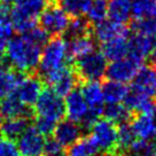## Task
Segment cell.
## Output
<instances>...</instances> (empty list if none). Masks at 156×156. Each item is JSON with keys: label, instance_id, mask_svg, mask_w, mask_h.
<instances>
[{"label": "cell", "instance_id": "1", "mask_svg": "<svg viewBox=\"0 0 156 156\" xmlns=\"http://www.w3.org/2000/svg\"><path fill=\"white\" fill-rule=\"evenodd\" d=\"M41 47L25 34L12 37L5 48L6 62L15 71L22 73H32L38 68Z\"/></svg>", "mask_w": 156, "mask_h": 156}, {"label": "cell", "instance_id": "2", "mask_svg": "<svg viewBox=\"0 0 156 156\" xmlns=\"http://www.w3.org/2000/svg\"><path fill=\"white\" fill-rule=\"evenodd\" d=\"M70 60L68 43L61 37H54L44 45L39 60V73L45 82H48L55 73L68 67Z\"/></svg>", "mask_w": 156, "mask_h": 156}, {"label": "cell", "instance_id": "3", "mask_svg": "<svg viewBox=\"0 0 156 156\" xmlns=\"http://www.w3.org/2000/svg\"><path fill=\"white\" fill-rule=\"evenodd\" d=\"M47 6V0H13L10 21L13 29L25 34L37 25V20Z\"/></svg>", "mask_w": 156, "mask_h": 156}, {"label": "cell", "instance_id": "4", "mask_svg": "<svg viewBox=\"0 0 156 156\" xmlns=\"http://www.w3.org/2000/svg\"><path fill=\"white\" fill-rule=\"evenodd\" d=\"M107 69V58L101 52L92 51L76 60V70L79 79L85 82L99 80L105 76Z\"/></svg>", "mask_w": 156, "mask_h": 156}, {"label": "cell", "instance_id": "5", "mask_svg": "<svg viewBox=\"0 0 156 156\" xmlns=\"http://www.w3.org/2000/svg\"><path fill=\"white\" fill-rule=\"evenodd\" d=\"M34 112L39 117H44L55 123L60 122L66 115L63 99L52 88L43 90L34 102Z\"/></svg>", "mask_w": 156, "mask_h": 156}, {"label": "cell", "instance_id": "6", "mask_svg": "<svg viewBox=\"0 0 156 156\" xmlns=\"http://www.w3.org/2000/svg\"><path fill=\"white\" fill-rule=\"evenodd\" d=\"M91 136L99 151L105 154H112L117 146V126L115 123L108 121L107 118L98 119L90 127Z\"/></svg>", "mask_w": 156, "mask_h": 156}, {"label": "cell", "instance_id": "7", "mask_svg": "<svg viewBox=\"0 0 156 156\" xmlns=\"http://www.w3.org/2000/svg\"><path fill=\"white\" fill-rule=\"evenodd\" d=\"M141 61L126 55L122 58L110 61V63L107 64L105 75L109 80L126 84L132 82V79L136 75L138 70L141 68Z\"/></svg>", "mask_w": 156, "mask_h": 156}, {"label": "cell", "instance_id": "8", "mask_svg": "<svg viewBox=\"0 0 156 156\" xmlns=\"http://www.w3.org/2000/svg\"><path fill=\"white\" fill-rule=\"evenodd\" d=\"M64 112L68 119L80 124L82 127L90 129L92 122L90 119V110L83 94L76 88L66 95L64 100Z\"/></svg>", "mask_w": 156, "mask_h": 156}, {"label": "cell", "instance_id": "9", "mask_svg": "<svg viewBox=\"0 0 156 156\" xmlns=\"http://www.w3.org/2000/svg\"><path fill=\"white\" fill-rule=\"evenodd\" d=\"M40 27L53 37L66 34L69 24V15L60 6H46L39 16Z\"/></svg>", "mask_w": 156, "mask_h": 156}, {"label": "cell", "instance_id": "10", "mask_svg": "<svg viewBox=\"0 0 156 156\" xmlns=\"http://www.w3.org/2000/svg\"><path fill=\"white\" fill-rule=\"evenodd\" d=\"M80 92L87 103L88 110H90V119L93 125L99 119V117L102 115L103 107H105L102 85L99 83V80L85 82L82 86Z\"/></svg>", "mask_w": 156, "mask_h": 156}, {"label": "cell", "instance_id": "11", "mask_svg": "<svg viewBox=\"0 0 156 156\" xmlns=\"http://www.w3.org/2000/svg\"><path fill=\"white\" fill-rule=\"evenodd\" d=\"M43 91V84L41 80L37 76L34 75H27L21 76L17 82V85L15 87L13 95L19 99L25 106H34L37 101L38 97Z\"/></svg>", "mask_w": 156, "mask_h": 156}, {"label": "cell", "instance_id": "12", "mask_svg": "<svg viewBox=\"0 0 156 156\" xmlns=\"http://www.w3.org/2000/svg\"><path fill=\"white\" fill-rule=\"evenodd\" d=\"M45 136L34 127H28L17 138V147L21 156H44Z\"/></svg>", "mask_w": 156, "mask_h": 156}, {"label": "cell", "instance_id": "13", "mask_svg": "<svg viewBox=\"0 0 156 156\" xmlns=\"http://www.w3.org/2000/svg\"><path fill=\"white\" fill-rule=\"evenodd\" d=\"M131 83L130 88L147 98L156 99V69L153 66H141Z\"/></svg>", "mask_w": 156, "mask_h": 156}, {"label": "cell", "instance_id": "14", "mask_svg": "<svg viewBox=\"0 0 156 156\" xmlns=\"http://www.w3.org/2000/svg\"><path fill=\"white\" fill-rule=\"evenodd\" d=\"M93 38L101 44L122 36H129V29L124 23H119L110 19H106L94 24L92 30Z\"/></svg>", "mask_w": 156, "mask_h": 156}, {"label": "cell", "instance_id": "15", "mask_svg": "<svg viewBox=\"0 0 156 156\" xmlns=\"http://www.w3.org/2000/svg\"><path fill=\"white\" fill-rule=\"evenodd\" d=\"M82 133L83 127L80 126V124L70 119H61L54 129L53 136L61 146L67 148L82 138Z\"/></svg>", "mask_w": 156, "mask_h": 156}, {"label": "cell", "instance_id": "16", "mask_svg": "<svg viewBox=\"0 0 156 156\" xmlns=\"http://www.w3.org/2000/svg\"><path fill=\"white\" fill-rule=\"evenodd\" d=\"M77 73L70 68H64L58 73H55L53 77L49 79L47 83L55 93H58L60 97H66L69 93L76 88L78 83Z\"/></svg>", "mask_w": 156, "mask_h": 156}, {"label": "cell", "instance_id": "17", "mask_svg": "<svg viewBox=\"0 0 156 156\" xmlns=\"http://www.w3.org/2000/svg\"><path fill=\"white\" fill-rule=\"evenodd\" d=\"M131 127L136 138L144 140H151L156 136V116L138 112L132 118Z\"/></svg>", "mask_w": 156, "mask_h": 156}, {"label": "cell", "instance_id": "18", "mask_svg": "<svg viewBox=\"0 0 156 156\" xmlns=\"http://www.w3.org/2000/svg\"><path fill=\"white\" fill-rule=\"evenodd\" d=\"M155 40L153 37L144 36V34H133L129 39V54L132 58L144 62V60L151 55Z\"/></svg>", "mask_w": 156, "mask_h": 156}, {"label": "cell", "instance_id": "19", "mask_svg": "<svg viewBox=\"0 0 156 156\" xmlns=\"http://www.w3.org/2000/svg\"><path fill=\"white\" fill-rule=\"evenodd\" d=\"M67 43H68V52L70 60L71 58L77 60L95 49V39L93 38L91 34L69 38V41Z\"/></svg>", "mask_w": 156, "mask_h": 156}, {"label": "cell", "instance_id": "20", "mask_svg": "<svg viewBox=\"0 0 156 156\" xmlns=\"http://www.w3.org/2000/svg\"><path fill=\"white\" fill-rule=\"evenodd\" d=\"M101 53L109 61H115L122 58L129 54V38L127 36H122L110 39L106 43H102Z\"/></svg>", "mask_w": 156, "mask_h": 156}, {"label": "cell", "instance_id": "21", "mask_svg": "<svg viewBox=\"0 0 156 156\" xmlns=\"http://www.w3.org/2000/svg\"><path fill=\"white\" fill-rule=\"evenodd\" d=\"M31 112L29 107L22 103L17 98L9 94L7 97L2 98V101L0 102V115L5 118L10 117H28L29 118Z\"/></svg>", "mask_w": 156, "mask_h": 156}, {"label": "cell", "instance_id": "22", "mask_svg": "<svg viewBox=\"0 0 156 156\" xmlns=\"http://www.w3.org/2000/svg\"><path fill=\"white\" fill-rule=\"evenodd\" d=\"M132 0H109L107 2V16L112 21L126 23L132 16Z\"/></svg>", "mask_w": 156, "mask_h": 156}, {"label": "cell", "instance_id": "23", "mask_svg": "<svg viewBox=\"0 0 156 156\" xmlns=\"http://www.w3.org/2000/svg\"><path fill=\"white\" fill-rule=\"evenodd\" d=\"M29 127L28 117H10L0 123V133L9 139H17Z\"/></svg>", "mask_w": 156, "mask_h": 156}, {"label": "cell", "instance_id": "24", "mask_svg": "<svg viewBox=\"0 0 156 156\" xmlns=\"http://www.w3.org/2000/svg\"><path fill=\"white\" fill-rule=\"evenodd\" d=\"M13 30L9 7L0 2V55L5 52L6 46L13 36Z\"/></svg>", "mask_w": 156, "mask_h": 156}, {"label": "cell", "instance_id": "25", "mask_svg": "<svg viewBox=\"0 0 156 156\" xmlns=\"http://www.w3.org/2000/svg\"><path fill=\"white\" fill-rule=\"evenodd\" d=\"M100 153L99 148L90 136L79 138L73 145L67 147L66 156H97Z\"/></svg>", "mask_w": 156, "mask_h": 156}, {"label": "cell", "instance_id": "26", "mask_svg": "<svg viewBox=\"0 0 156 156\" xmlns=\"http://www.w3.org/2000/svg\"><path fill=\"white\" fill-rule=\"evenodd\" d=\"M129 88L125 84L108 80L102 85L103 99L106 103H122L126 97Z\"/></svg>", "mask_w": 156, "mask_h": 156}, {"label": "cell", "instance_id": "27", "mask_svg": "<svg viewBox=\"0 0 156 156\" xmlns=\"http://www.w3.org/2000/svg\"><path fill=\"white\" fill-rule=\"evenodd\" d=\"M102 114L105 118L115 124L129 122L131 118V112L122 103H107V106L103 107Z\"/></svg>", "mask_w": 156, "mask_h": 156}, {"label": "cell", "instance_id": "28", "mask_svg": "<svg viewBox=\"0 0 156 156\" xmlns=\"http://www.w3.org/2000/svg\"><path fill=\"white\" fill-rule=\"evenodd\" d=\"M21 75L10 69L0 68V98H5L14 92Z\"/></svg>", "mask_w": 156, "mask_h": 156}, {"label": "cell", "instance_id": "29", "mask_svg": "<svg viewBox=\"0 0 156 156\" xmlns=\"http://www.w3.org/2000/svg\"><path fill=\"white\" fill-rule=\"evenodd\" d=\"M131 14L134 19L156 17L155 0H132Z\"/></svg>", "mask_w": 156, "mask_h": 156}, {"label": "cell", "instance_id": "30", "mask_svg": "<svg viewBox=\"0 0 156 156\" xmlns=\"http://www.w3.org/2000/svg\"><path fill=\"white\" fill-rule=\"evenodd\" d=\"M92 0H60V7L73 17L86 14Z\"/></svg>", "mask_w": 156, "mask_h": 156}, {"label": "cell", "instance_id": "31", "mask_svg": "<svg viewBox=\"0 0 156 156\" xmlns=\"http://www.w3.org/2000/svg\"><path fill=\"white\" fill-rule=\"evenodd\" d=\"M86 17L90 23L97 24L107 17V2L105 0H92L86 12Z\"/></svg>", "mask_w": 156, "mask_h": 156}, {"label": "cell", "instance_id": "32", "mask_svg": "<svg viewBox=\"0 0 156 156\" xmlns=\"http://www.w3.org/2000/svg\"><path fill=\"white\" fill-rule=\"evenodd\" d=\"M132 30L134 34H144L148 37H156V17H144L134 19L132 23Z\"/></svg>", "mask_w": 156, "mask_h": 156}, {"label": "cell", "instance_id": "33", "mask_svg": "<svg viewBox=\"0 0 156 156\" xmlns=\"http://www.w3.org/2000/svg\"><path fill=\"white\" fill-rule=\"evenodd\" d=\"M66 34H67L69 38H73V37H78V36L91 34L90 22L86 19H83V16L73 17V20L69 21V24Z\"/></svg>", "mask_w": 156, "mask_h": 156}, {"label": "cell", "instance_id": "34", "mask_svg": "<svg viewBox=\"0 0 156 156\" xmlns=\"http://www.w3.org/2000/svg\"><path fill=\"white\" fill-rule=\"evenodd\" d=\"M155 153L154 145L151 140H144L136 138L132 145L127 148L125 156H151Z\"/></svg>", "mask_w": 156, "mask_h": 156}, {"label": "cell", "instance_id": "35", "mask_svg": "<svg viewBox=\"0 0 156 156\" xmlns=\"http://www.w3.org/2000/svg\"><path fill=\"white\" fill-rule=\"evenodd\" d=\"M0 156H21L17 144L13 139L0 136Z\"/></svg>", "mask_w": 156, "mask_h": 156}, {"label": "cell", "instance_id": "36", "mask_svg": "<svg viewBox=\"0 0 156 156\" xmlns=\"http://www.w3.org/2000/svg\"><path fill=\"white\" fill-rule=\"evenodd\" d=\"M56 124L58 123L53 122L51 119H47V118H44V117L37 116L36 119H34V129L45 136H49V134L53 133Z\"/></svg>", "mask_w": 156, "mask_h": 156}, {"label": "cell", "instance_id": "37", "mask_svg": "<svg viewBox=\"0 0 156 156\" xmlns=\"http://www.w3.org/2000/svg\"><path fill=\"white\" fill-rule=\"evenodd\" d=\"M44 156H66L64 147L61 146L55 139H49L45 142Z\"/></svg>", "mask_w": 156, "mask_h": 156}, {"label": "cell", "instance_id": "38", "mask_svg": "<svg viewBox=\"0 0 156 156\" xmlns=\"http://www.w3.org/2000/svg\"><path fill=\"white\" fill-rule=\"evenodd\" d=\"M149 56H151V66H153L156 69V37H155V43H154V47H153V51H151Z\"/></svg>", "mask_w": 156, "mask_h": 156}, {"label": "cell", "instance_id": "39", "mask_svg": "<svg viewBox=\"0 0 156 156\" xmlns=\"http://www.w3.org/2000/svg\"><path fill=\"white\" fill-rule=\"evenodd\" d=\"M0 2H2V4H6V5H8L9 2H13V0H0Z\"/></svg>", "mask_w": 156, "mask_h": 156}, {"label": "cell", "instance_id": "40", "mask_svg": "<svg viewBox=\"0 0 156 156\" xmlns=\"http://www.w3.org/2000/svg\"><path fill=\"white\" fill-rule=\"evenodd\" d=\"M154 139H155V141H154V144H153V145H154V151H156V136H155V138H154Z\"/></svg>", "mask_w": 156, "mask_h": 156}, {"label": "cell", "instance_id": "41", "mask_svg": "<svg viewBox=\"0 0 156 156\" xmlns=\"http://www.w3.org/2000/svg\"><path fill=\"white\" fill-rule=\"evenodd\" d=\"M106 156H112V154H106Z\"/></svg>", "mask_w": 156, "mask_h": 156}, {"label": "cell", "instance_id": "42", "mask_svg": "<svg viewBox=\"0 0 156 156\" xmlns=\"http://www.w3.org/2000/svg\"><path fill=\"white\" fill-rule=\"evenodd\" d=\"M1 67H2V66H1V64H0V68H1Z\"/></svg>", "mask_w": 156, "mask_h": 156}, {"label": "cell", "instance_id": "43", "mask_svg": "<svg viewBox=\"0 0 156 156\" xmlns=\"http://www.w3.org/2000/svg\"><path fill=\"white\" fill-rule=\"evenodd\" d=\"M151 156H156V155H154V154H153V155H151Z\"/></svg>", "mask_w": 156, "mask_h": 156}, {"label": "cell", "instance_id": "44", "mask_svg": "<svg viewBox=\"0 0 156 156\" xmlns=\"http://www.w3.org/2000/svg\"><path fill=\"white\" fill-rule=\"evenodd\" d=\"M0 118H1V115H0Z\"/></svg>", "mask_w": 156, "mask_h": 156}, {"label": "cell", "instance_id": "45", "mask_svg": "<svg viewBox=\"0 0 156 156\" xmlns=\"http://www.w3.org/2000/svg\"><path fill=\"white\" fill-rule=\"evenodd\" d=\"M51 1H54V0H51Z\"/></svg>", "mask_w": 156, "mask_h": 156}, {"label": "cell", "instance_id": "46", "mask_svg": "<svg viewBox=\"0 0 156 156\" xmlns=\"http://www.w3.org/2000/svg\"><path fill=\"white\" fill-rule=\"evenodd\" d=\"M155 1H156V0H155Z\"/></svg>", "mask_w": 156, "mask_h": 156}]
</instances>
